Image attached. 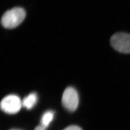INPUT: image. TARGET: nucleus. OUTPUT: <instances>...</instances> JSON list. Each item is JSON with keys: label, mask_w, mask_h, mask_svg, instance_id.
<instances>
[{"label": "nucleus", "mask_w": 130, "mask_h": 130, "mask_svg": "<svg viewBox=\"0 0 130 130\" xmlns=\"http://www.w3.org/2000/svg\"></svg>", "instance_id": "obj_9"}, {"label": "nucleus", "mask_w": 130, "mask_h": 130, "mask_svg": "<svg viewBox=\"0 0 130 130\" xmlns=\"http://www.w3.org/2000/svg\"><path fill=\"white\" fill-rule=\"evenodd\" d=\"M26 17V12L21 7H14L7 11L2 17L1 24L6 28H14L23 21Z\"/></svg>", "instance_id": "obj_1"}, {"label": "nucleus", "mask_w": 130, "mask_h": 130, "mask_svg": "<svg viewBox=\"0 0 130 130\" xmlns=\"http://www.w3.org/2000/svg\"><path fill=\"white\" fill-rule=\"evenodd\" d=\"M34 130H45V128H44V127H43L41 125L38 126H37Z\"/></svg>", "instance_id": "obj_8"}, {"label": "nucleus", "mask_w": 130, "mask_h": 130, "mask_svg": "<svg viewBox=\"0 0 130 130\" xmlns=\"http://www.w3.org/2000/svg\"><path fill=\"white\" fill-rule=\"evenodd\" d=\"M113 48L121 53L130 54V34L124 32L114 34L110 39Z\"/></svg>", "instance_id": "obj_2"}, {"label": "nucleus", "mask_w": 130, "mask_h": 130, "mask_svg": "<svg viewBox=\"0 0 130 130\" xmlns=\"http://www.w3.org/2000/svg\"><path fill=\"white\" fill-rule=\"evenodd\" d=\"M54 117V113L51 110L45 112L42 115L41 121V126L44 128L49 125L50 123L53 121Z\"/></svg>", "instance_id": "obj_6"}, {"label": "nucleus", "mask_w": 130, "mask_h": 130, "mask_svg": "<svg viewBox=\"0 0 130 130\" xmlns=\"http://www.w3.org/2000/svg\"><path fill=\"white\" fill-rule=\"evenodd\" d=\"M37 100V94L35 93H31L24 98L22 101V106L28 109H30L35 106Z\"/></svg>", "instance_id": "obj_5"}, {"label": "nucleus", "mask_w": 130, "mask_h": 130, "mask_svg": "<svg viewBox=\"0 0 130 130\" xmlns=\"http://www.w3.org/2000/svg\"><path fill=\"white\" fill-rule=\"evenodd\" d=\"M63 130H82V129L78 126L71 125L67 127Z\"/></svg>", "instance_id": "obj_7"}, {"label": "nucleus", "mask_w": 130, "mask_h": 130, "mask_svg": "<svg viewBox=\"0 0 130 130\" xmlns=\"http://www.w3.org/2000/svg\"><path fill=\"white\" fill-rule=\"evenodd\" d=\"M63 105L70 111H74L79 104V96L74 88L69 87L65 89L62 96Z\"/></svg>", "instance_id": "obj_4"}, {"label": "nucleus", "mask_w": 130, "mask_h": 130, "mask_svg": "<svg viewBox=\"0 0 130 130\" xmlns=\"http://www.w3.org/2000/svg\"><path fill=\"white\" fill-rule=\"evenodd\" d=\"M22 106V101L18 96L8 95L4 98L1 102V108L7 114H14L19 112Z\"/></svg>", "instance_id": "obj_3"}]
</instances>
